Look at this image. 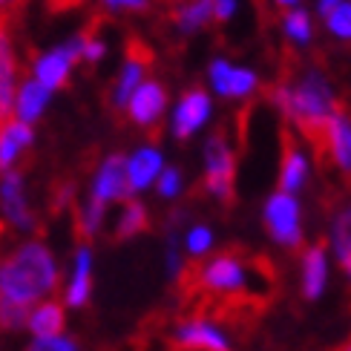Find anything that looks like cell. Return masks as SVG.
I'll list each match as a JSON object with an SVG mask.
<instances>
[{
  "instance_id": "obj_16",
  "label": "cell",
  "mask_w": 351,
  "mask_h": 351,
  "mask_svg": "<svg viewBox=\"0 0 351 351\" xmlns=\"http://www.w3.org/2000/svg\"><path fill=\"white\" fill-rule=\"evenodd\" d=\"M331 247H334V259H337L340 271L348 276L351 282V199L340 202L331 213Z\"/></svg>"
},
{
  "instance_id": "obj_17",
  "label": "cell",
  "mask_w": 351,
  "mask_h": 351,
  "mask_svg": "<svg viewBox=\"0 0 351 351\" xmlns=\"http://www.w3.org/2000/svg\"><path fill=\"white\" fill-rule=\"evenodd\" d=\"M90 291H93V247L81 245L75 254V271H72L64 300L72 308H84L86 300H90Z\"/></svg>"
},
{
  "instance_id": "obj_34",
  "label": "cell",
  "mask_w": 351,
  "mask_h": 351,
  "mask_svg": "<svg viewBox=\"0 0 351 351\" xmlns=\"http://www.w3.org/2000/svg\"><path fill=\"white\" fill-rule=\"evenodd\" d=\"M233 12H237V0H213V18H216L219 23L230 21Z\"/></svg>"
},
{
  "instance_id": "obj_6",
  "label": "cell",
  "mask_w": 351,
  "mask_h": 351,
  "mask_svg": "<svg viewBox=\"0 0 351 351\" xmlns=\"http://www.w3.org/2000/svg\"><path fill=\"white\" fill-rule=\"evenodd\" d=\"M124 55H127L124 69H121L119 81L112 84V93H110V107H112L115 112H124V110L130 107V101H133L136 90L141 86L144 72L150 69L153 58H156L153 49H150V43H144V40L136 38V35H130V38H127Z\"/></svg>"
},
{
  "instance_id": "obj_37",
  "label": "cell",
  "mask_w": 351,
  "mask_h": 351,
  "mask_svg": "<svg viewBox=\"0 0 351 351\" xmlns=\"http://www.w3.org/2000/svg\"><path fill=\"white\" fill-rule=\"evenodd\" d=\"M300 3V0H276V6H282V9H294Z\"/></svg>"
},
{
  "instance_id": "obj_22",
  "label": "cell",
  "mask_w": 351,
  "mask_h": 351,
  "mask_svg": "<svg viewBox=\"0 0 351 351\" xmlns=\"http://www.w3.org/2000/svg\"><path fill=\"white\" fill-rule=\"evenodd\" d=\"M104 208H107V204L101 199L86 196V202L75 210V216H72V219H75V233H78V239L84 245L98 237L101 225H104Z\"/></svg>"
},
{
  "instance_id": "obj_26",
  "label": "cell",
  "mask_w": 351,
  "mask_h": 351,
  "mask_svg": "<svg viewBox=\"0 0 351 351\" xmlns=\"http://www.w3.org/2000/svg\"><path fill=\"white\" fill-rule=\"evenodd\" d=\"M184 247H187V254L199 259L204 256L213 247V230L210 228H204V225H196V228H190V233L184 237Z\"/></svg>"
},
{
  "instance_id": "obj_7",
  "label": "cell",
  "mask_w": 351,
  "mask_h": 351,
  "mask_svg": "<svg viewBox=\"0 0 351 351\" xmlns=\"http://www.w3.org/2000/svg\"><path fill=\"white\" fill-rule=\"evenodd\" d=\"M84 58V40L81 35H75L72 40L61 43L58 49L40 55L35 61V78L47 86V90H64L66 86V78H69V69L75 66Z\"/></svg>"
},
{
  "instance_id": "obj_12",
  "label": "cell",
  "mask_w": 351,
  "mask_h": 351,
  "mask_svg": "<svg viewBox=\"0 0 351 351\" xmlns=\"http://www.w3.org/2000/svg\"><path fill=\"white\" fill-rule=\"evenodd\" d=\"M308 182V158H305L297 138L282 130V162H280V190L282 193H300Z\"/></svg>"
},
{
  "instance_id": "obj_9",
  "label": "cell",
  "mask_w": 351,
  "mask_h": 351,
  "mask_svg": "<svg viewBox=\"0 0 351 351\" xmlns=\"http://www.w3.org/2000/svg\"><path fill=\"white\" fill-rule=\"evenodd\" d=\"M127 162L121 153L115 156H107L101 167L95 170V179H93V187H90V196L101 199V202H115V199H127L133 190H130V173H127Z\"/></svg>"
},
{
  "instance_id": "obj_5",
  "label": "cell",
  "mask_w": 351,
  "mask_h": 351,
  "mask_svg": "<svg viewBox=\"0 0 351 351\" xmlns=\"http://www.w3.org/2000/svg\"><path fill=\"white\" fill-rule=\"evenodd\" d=\"M167 351H233V348L219 323L199 314H187L170 331Z\"/></svg>"
},
{
  "instance_id": "obj_19",
  "label": "cell",
  "mask_w": 351,
  "mask_h": 351,
  "mask_svg": "<svg viewBox=\"0 0 351 351\" xmlns=\"http://www.w3.org/2000/svg\"><path fill=\"white\" fill-rule=\"evenodd\" d=\"M127 173H130V190H133V193L147 190L158 176H162V153L156 147H141L127 162Z\"/></svg>"
},
{
  "instance_id": "obj_20",
  "label": "cell",
  "mask_w": 351,
  "mask_h": 351,
  "mask_svg": "<svg viewBox=\"0 0 351 351\" xmlns=\"http://www.w3.org/2000/svg\"><path fill=\"white\" fill-rule=\"evenodd\" d=\"M213 14V0H190V3H179L170 6V21L179 26L182 35H190L208 23V18Z\"/></svg>"
},
{
  "instance_id": "obj_1",
  "label": "cell",
  "mask_w": 351,
  "mask_h": 351,
  "mask_svg": "<svg viewBox=\"0 0 351 351\" xmlns=\"http://www.w3.org/2000/svg\"><path fill=\"white\" fill-rule=\"evenodd\" d=\"M271 101L285 119L294 124L305 141L314 147L317 158L323 162L326 153V127L337 110V98L328 78L317 69H305L297 78H282L276 86H271Z\"/></svg>"
},
{
  "instance_id": "obj_25",
  "label": "cell",
  "mask_w": 351,
  "mask_h": 351,
  "mask_svg": "<svg viewBox=\"0 0 351 351\" xmlns=\"http://www.w3.org/2000/svg\"><path fill=\"white\" fill-rule=\"evenodd\" d=\"M285 35L297 43H308L311 40V18L302 9L285 12Z\"/></svg>"
},
{
  "instance_id": "obj_15",
  "label": "cell",
  "mask_w": 351,
  "mask_h": 351,
  "mask_svg": "<svg viewBox=\"0 0 351 351\" xmlns=\"http://www.w3.org/2000/svg\"><path fill=\"white\" fill-rule=\"evenodd\" d=\"M326 285H328V251L326 242H314L302 254V297L314 302L323 297Z\"/></svg>"
},
{
  "instance_id": "obj_2",
  "label": "cell",
  "mask_w": 351,
  "mask_h": 351,
  "mask_svg": "<svg viewBox=\"0 0 351 351\" xmlns=\"http://www.w3.org/2000/svg\"><path fill=\"white\" fill-rule=\"evenodd\" d=\"M55 285H58L55 256L38 239L14 247L0 262V300L6 302L32 308L43 294H52Z\"/></svg>"
},
{
  "instance_id": "obj_29",
  "label": "cell",
  "mask_w": 351,
  "mask_h": 351,
  "mask_svg": "<svg viewBox=\"0 0 351 351\" xmlns=\"http://www.w3.org/2000/svg\"><path fill=\"white\" fill-rule=\"evenodd\" d=\"M328 29H331V35L351 40V3H340L328 14Z\"/></svg>"
},
{
  "instance_id": "obj_13",
  "label": "cell",
  "mask_w": 351,
  "mask_h": 351,
  "mask_svg": "<svg viewBox=\"0 0 351 351\" xmlns=\"http://www.w3.org/2000/svg\"><path fill=\"white\" fill-rule=\"evenodd\" d=\"M323 162H331L346 179H351V121L343 112H334L328 127H326Z\"/></svg>"
},
{
  "instance_id": "obj_36",
  "label": "cell",
  "mask_w": 351,
  "mask_h": 351,
  "mask_svg": "<svg viewBox=\"0 0 351 351\" xmlns=\"http://www.w3.org/2000/svg\"><path fill=\"white\" fill-rule=\"evenodd\" d=\"M343 3V0H319V14H323V18H328V14L334 12Z\"/></svg>"
},
{
  "instance_id": "obj_35",
  "label": "cell",
  "mask_w": 351,
  "mask_h": 351,
  "mask_svg": "<svg viewBox=\"0 0 351 351\" xmlns=\"http://www.w3.org/2000/svg\"><path fill=\"white\" fill-rule=\"evenodd\" d=\"M84 3V0H47V9L52 12V14H64V12H69V9H78Z\"/></svg>"
},
{
  "instance_id": "obj_3",
  "label": "cell",
  "mask_w": 351,
  "mask_h": 351,
  "mask_svg": "<svg viewBox=\"0 0 351 351\" xmlns=\"http://www.w3.org/2000/svg\"><path fill=\"white\" fill-rule=\"evenodd\" d=\"M202 187L208 193L222 202V204H233L237 199V156H233V147L228 141V130L219 127L210 133L208 144H204V179Z\"/></svg>"
},
{
  "instance_id": "obj_23",
  "label": "cell",
  "mask_w": 351,
  "mask_h": 351,
  "mask_svg": "<svg viewBox=\"0 0 351 351\" xmlns=\"http://www.w3.org/2000/svg\"><path fill=\"white\" fill-rule=\"evenodd\" d=\"M29 328L35 337H58L64 331V308L58 302H40L29 317Z\"/></svg>"
},
{
  "instance_id": "obj_4",
  "label": "cell",
  "mask_w": 351,
  "mask_h": 351,
  "mask_svg": "<svg viewBox=\"0 0 351 351\" xmlns=\"http://www.w3.org/2000/svg\"><path fill=\"white\" fill-rule=\"evenodd\" d=\"M262 219H265V228L276 245L288 247V251H297L302 245V210L294 193H282V190L271 193Z\"/></svg>"
},
{
  "instance_id": "obj_8",
  "label": "cell",
  "mask_w": 351,
  "mask_h": 351,
  "mask_svg": "<svg viewBox=\"0 0 351 351\" xmlns=\"http://www.w3.org/2000/svg\"><path fill=\"white\" fill-rule=\"evenodd\" d=\"M0 208H3V216L18 230H38V219L29 210L23 176L18 170L0 173Z\"/></svg>"
},
{
  "instance_id": "obj_11",
  "label": "cell",
  "mask_w": 351,
  "mask_h": 351,
  "mask_svg": "<svg viewBox=\"0 0 351 351\" xmlns=\"http://www.w3.org/2000/svg\"><path fill=\"white\" fill-rule=\"evenodd\" d=\"M167 107V93H165V86L158 84V81H147V84H141L133 101H130V119H133L138 127H147L150 130V136L156 138V121L162 119V112Z\"/></svg>"
},
{
  "instance_id": "obj_14",
  "label": "cell",
  "mask_w": 351,
  "mask_h": 351,
  "mask_svg": "<svg viewBox=\"0 0 351 351\" xmlns=\"http://www.w3.org/2000/svg\"><path fill=\"white\" fill-rule=\"evenodd\" d=\"M210 84L222 98H245L256 90L259 78L251 69H237L228 61H213L210 64Z\"/></svg>"
},
{
  "instance_id": "obj_38",
  "label": "cell",
  "mask_w": 351,
  "mask_h": 351,
  "mask_svg": "<svg viewBox=\"0 0 351 351\" xmlns=\"http://www.w3.org/2000/svg\"><path fill=\"white\" fill-rule=\"evenodd\" d=\"M3 233H6V222H3V219H0V237H3Z\"/></svg>"
},
{
  "instance_id": "obj_30",
  "label": "cell",
  "mask_w": 351,
  "mask_h": 351,
  "mask_svg": "<svg viewBox=\"0 0 351 351\" xmlns=\"http://www.w3.org/2000/svg\"><path fill=\"white\" fill-rule=\"evenodd\" d=\"M158 196H165V199H173V196H179L182 193V173L179 167H165L162 176H158Z\"/></svg>"
},
{
  "instance_id": "obj_32",
  "label": "cell",
  "mask_w": 351,
  "mask_h": 351,
  "mask_svg": "<svg viewBox=\"0 0 351 351\" xmlns=\"http://www.w3.org/2000/svg\"><path fill=\"white\" fill-rule=\"evenodd\" d=\"M26 0H0V26H12L23 14Z\"/></svg>"
},
{
  "instance_id": "obj_24",
  "label": "cell",
  "mask_w": 351,
  "mask_h": 351,
  "mask_svg": "<svg viewBox=\"0 0 351 351\" xmlns=\"http://www.w3.org/2000/svg\"><path fill=\"white\" fill-rule=\"evenodd\" d=\"M150 230V216H147V208L138 202V199H127L124 204V213L119 219V228H115V239L124 242V239H133L138 233Z\"/></svg>"
},
{
  "instance_id": "obj_28",
  "label": "cell",
  "mask_w": 351,
  "mask_h": 351,
  "mask_svg": "<svg viewBox=\"0 0 351 351\" xmlns=\"http://www.w3.org/2000/svg\"><path fill=\"white\" fill-rule=\"evenodd\" d=\"M29 308H23V305H14V302H6L0 300V328L3 331H18L23 323H29Z\"/></svg>"
},
{
  "instance_id": "obj_27",
  "label": "cell",
  "mask_w": 351,
  "mask_h": 351,
  "mask_svg": "<svg viewBox=\"0 0 351 351\" xmlns=\"http://www.w3.org/2000/svg\"><path fill=\"white\" fill-rule=\"evenodd\" d=\"M75 204V182L61 179L52 184V193H49V210L52 213H64Z\"/></svg>"
},
{
  "instance_id": "obj_31",
  "label": "cell",
  "mask_w": 351,
  "mask_h": 351,
  "mask_svg": "<svg viewBox=\"0 0 351 351\" xmlns=\"http://www.w3.org/2000/svg\"><path fill=\"white\" fill-rule=\"evenodd\" d=\"M29 351H78V343L58 334V337H38L29 346Z\"/></svg>"
},
{
  "instance_id": "obj_18",
  "label": "cell",
  "mask_w": 351,
  "mask_h": 351,
  "mask_svg": "<svg viewBox=\"0 0 351 351\" xmlns=\"http://www.w3.org/2000/svg\"><path fill=\"white\" fill-rule=\"evenodd\" d=\"M29 144H32V127L29 124L14 119L0 127V173L14 170V162Z\"/></svg>"
},
{
  "instance_id": "obj_33",
  "label": "cell",
  "mask_w": 351,
  "mask_h": 351,
  "mask_svg": "<svg viewBox=\"0 0 351 351\" xmlns=\"http://www.w3.org/2000/svg\"><path fill=\"white\" fill-rule=\"evenodd\" d=\"M110 9H127V12H147L150 0H101Z\"/></svg>"
},
{
  "instance_id": "obj_10",
  "label": "cell",
  "mask_w": 351,
  "mask_h": 351,
  "mask_svg": "<svg viewBox=\"0 0 351 351\" xmlns=\"http://www.w3.org/2000/svg\"><path fill=\"white\" fill-rule=\"evenodd\" d=\"M210 115V98L208 93L202 90V86H193V90H187L179 101V107H176V115H173V136L184 141L196 133V130L208 121Z\"/></svg>"
},
{
  "instance_id": "obj_21",
  "label": "cell",
  "mask_w": 351,
  "mask_h": 351,
  "mask_svg": "<svg viewBox=\"0 0 351 351\" xmlns=\"http://www.w3.org/2000/svg\"><path fill=\"white\" fill-rule=\"evenodd\" d=\"M47 101H49L47 86H43L38 78L26 81L21 86V93H18V104H14V110H18V121H23V124L38 121V115L43 112V107H47Z\"/></svg>"
}]
</instances>
